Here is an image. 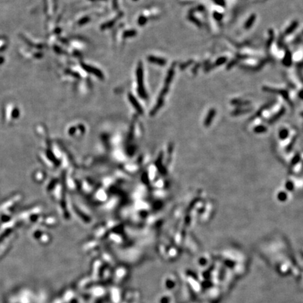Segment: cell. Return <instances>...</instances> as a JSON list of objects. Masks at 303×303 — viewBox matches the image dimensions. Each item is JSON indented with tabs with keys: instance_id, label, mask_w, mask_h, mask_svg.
I'll list each match as a JSON object with an SVG mask.
<instances>
[{
	"instance_id": "obj_1",
	"label": "cell",
	"mask_w": 303,
	"mask_h": 303,
	"mask_svg": "<svg viewBox=\"0 0 303 303\" xmlns=\"http://www.w3.org/2000/svg\"><path fill=\"white\" fill-rule=\"evenodd\" d=\"M287 134H288L287 131L284 130V131H282L281 132H280V137H281V138H284L287 136Z\"/></svg>"
},
{
	"instance_id": "obj_2",
	"label": "cell",
	"mask_w": 303,
	"mask_h": 303,
	"mask_svg": "<svg viewBox=\"0 0 303 303\" xmlns=\"http://www.w3.org/2000/svg\"><path fill=\"white\" fill-rule=\"evenodd\" d=\"M286 187L287 188L288 190H291V189H293V184L291 183V182H287L286 183Z\"/></svg>"
}]
</instances>
